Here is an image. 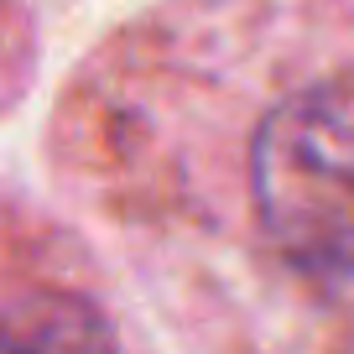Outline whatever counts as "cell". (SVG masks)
I'll use <instances>...</instances> for the list:
<instances>
[{"instance_id": "1", "label": "cell", "mask_w": 354, "mask_h": 354, "mask_svg": "<svg viewBox=\"0 0 354 354\" xmlns=\"http://www.w3.org/2000/svg\"><path fill=\"white\" fill-rule=\"evenodd\" d=\"M53 167L209 344L354 349V37L281 0H167L68 78Z\"/></svg>"}, {"instance_id": "2", "label": "cell", "mask_w": 354, "mask_h": 354, "mask_svg": "<svg viewBox=\"0 0 354 354\" xmlns=\"http://www.w3.org/2000/svg\"><path fill=\"white\" fill-rule=\"evenodd\" d=\"M84 234L0 193V344H141Z\"/></svg>"}, {"instance_id": "3", "label": "cell", "mask_w": 354, "mask_h": 354, "mask_svg": "<svg viewBox=\"0 0 354 354\" xmlns=\"http://www.w3.org/2000/svg\"><path fill=\"white\" fill-rule=\"evenodd\" d=\"M37 68V21L26 0H0V115L26 94Z\"/></svg>"}, {"instance_id": "4", "label": "cell", "mask_w": 354, "mask_h": 354, "mask_svg": "<svg viewBox=\"0 0 354 354\" xmlns=\"http://www.w3.org/2000/svg\"><path fill=\"white\" fill-rule=\"evenodd\" d=\"M292 6H297V11H308L313 21L333 26V32L354 37V0H292Z\"/></svg>"}]
</instances>
